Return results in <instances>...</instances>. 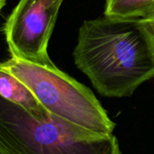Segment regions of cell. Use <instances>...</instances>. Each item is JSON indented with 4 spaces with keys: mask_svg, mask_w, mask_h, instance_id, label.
Segmentation results:
<instances>
[{
    "mask_svg": "<svg viewBox=\"0 0 154 154\" xmlns=\"http://www.w3.org/2000/svg\"><path fill=\"white\" fill-rule=\"evenodd\" d=\"M5 2H6V0H0V11H1V9L5 6Z\"/></svg>",
    "mask_w": 154,
    "mask_h": 154,
    "instance_id": "cell-9",
    "label": "cell"
},
{
    "mask_svg": "<svg viewBox=\"0 0 154 154\" xmlns=\"http://www.w3.org/2000/svg\"><path fill=\"white\" fill-rule=\"evenodd\" d=\"M0 69L23 83L51 115L95 132L113 134L116 125L94 93L54 63L40 65L11 58L0 62Z\"/></svg>",
    "mask_w": 154,
    "mask_h": 154,
    "instance_id": "cell-3",
    "label": "cell"
},
{
    "mask_svg": "<svg viewBox=\"0 0 154 154\" xmlns=\"http://www.w3.org/2000/svg\"><path fill=\"white\" fill-rule=\"evenodd\" d=\"M148 28V30L150 31L151 34H152V37L153 39L154 42V18L153 19H150V20H147V21H143Z\"/></svg>",
    "mask_w": 154,
    "mask_h": 154,
    "instance_id": "cell-7",
    "label": "cell"
},
{
    "mask_svg": "<svg viewBox=\"0 0 154 154\" xmlns=\"http://www.w3.org/2000/svg\"><path fill=\"white\" fill-rule=\"evenodd\" d=\"M0 154H122L113 134L39 115L0 95Z\"/></svg>",
    "mask_w": 154,
    "mask_h": 154,
    "instance_id": "cell-2",
    "label": "cell"
},
{
    "mask_svg": "<svg viewBox=\"0 0 154 154\" xmlns=\"http://www.w3.org/2000/svg\"><path fill=\"white\" fill-rule=\"evenodd\" d=\"M46 4L50 5V4H52V3H55V2H63V0H43Z\"/></svg>",
    "mask_w": 154,
    "mask_h": 154,
    "instance_id": "cell-8",
    "label": "cell"
},
{
    "mask_svg": "<svg viewBox=\"0 0 154 154\" xmlns=\"http://www.w3.org/2000/svg\"><path fill=\"white\" fill-rule=\"evenodd\" d=\"M0 95L5 99L22 106L35 115H39L45 110L23 83L12 74L1 69Z\"/></svg>",
    "mask_w": 154,
    "mask_h": 154,
    "instance_id": "cell-5",
    "label": "cell"
},
{
    "mask_svg": "<svg viewBox=\"0 0 154 154\" xmlns=\"http://www.w3.org/2000/svg\"><path fill=\"white\" fill-rule=\"evenodd\" d=\"M61 2L20 0L4 27L12 58L40 65H51L48 44Z\"/></svg>",
    "mask_w": 154,
    "mask_h": 154,
    "instance_id": "cell-4",
    "label": "cell"
},
{
    "mask_svg": "<svg viewBox=\"0 0 154 154\" xmlns=\"http://www.w3.org/2000/svg\"><path fill=\"white\" fill-rule=\"evenodd\" d=\"M73 58L106 97H131L154 78V42L143 21L102 16L84 21Z\"/></svg>",
    "mask_w": 154,
    "mask_h": 154,
    "instance_id": "cell-1",
    "label": "cell"
},
{
    "mask_svg": "<svg viewBox=\"0 0 154 154\" xmlns=\"http://www.w3.org/2000/svg\"><path fill=\"white\" fill-rule=\"evenodd\" d=\"M104 15L137 21L153 19L154 0H106Z\"/></svg>",
    "mask_w": 154,
    "mask_h": 154,
    "instance_id": "cell-6",
    "label": "cell"
}]
</instances>
